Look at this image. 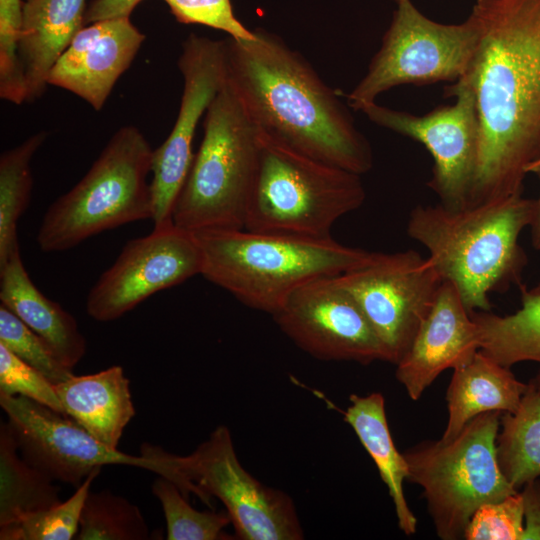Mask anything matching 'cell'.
<instances>
[{"instance_id":"cell-1","label":"cell","mask_w":540,"mask_h":540,"mask_svg":"<svg viewBox=\"0 0 540 540\" xmlns=\"http://www.w3.org/2000/svg\"><path fill=\"white\" fill-rule=\"evenodd\" d=\"M470 64L479 140L469 205L522 195L540 159V0H482Z\"/></svg>"},{"instance_id":"cell-2","label":"cell","mask_w":540,"mask_h":540,"mask_svg":"<svg viewBox=\"0 0 540 540\" xmlns=\"http://www.w3.org/2000/svg\"><path fill=\"white\" fill-rule=\"evenodd\" d=\"M223 40L226 80L259 134L320 162L359 175L373 166L365 136L311 64L279 36Z\"/></svg>"},{"instance_id":"cell-3","label":"cell","mask_w":540,"mask_h":540,"mask_svg":"<svg viewBox=\"0 0 540 540\" xmlns=\"http://www.w3.org/2000/svg\"><path fill=\"white\" fill-rule=\"evenodd\" d=\"M534 199L522 195L459 210L416 206L408 235L422 244L443 281L451 282L471 313L490 311V294L522 286L528 259L519 243L530 226Z\"/></svg>"},{"instance_id":"cell-4","label":"cell","mask_w":540,"mask_h":540,"mask_svg":"<svg viewBox=\"0 0 540 540\" xmlns=\"http://www.w3.org/2000/svg\"><path fill=\"white\" fill-rule=\"evenodd\" d=\"M194 234L202 252L200 274L244 305L271 315L304 284L340 275L370 253L332 237L311 239L245 228Z\"/></svg>"},{"instance_id":"cell-5","label":"cell","mask_w":540,"mask_h":540,"mask_svg":"<svg viewBox=\"0 0 540 540\" xmlns=\"http://www.w3.org/2000/svg\"><path fill=\"white\" fill-rule=\"evenodd\" d=\"M260 135L225 82L203 122V138L176 200L172 221L184 230L243 229Z\"/></svg>"},{"instance_id":"cell-6","label":"cell","mask_w":540,"mask_h":540,"mask_svg":"<svg viewBox=\"0 0 540 540\" xmlns=\"http://www.w3.org/2000/svg\"><path fill=\"white\" fill-rule=\"evenodd\" d=\"M153 150L135 126L119 128L82 179L45 212L36 240L61 252L122 225L151 219Z\"/></svg>"},{"instance_id":"cell-7","label":"cell","mask_w":540,"mask_h":540,"mask_svg":"<svg viewBox=\"0 0 540 540\" xmlns=\"http://www.w3.org/2000/svg\"><path fill=\"white\" fill-rule=\"evenodd\" d=\"M360 176L260 135L258 166L244 228L311 239L330 238L335 222L358 209L366 198Z\"/></svg>"},{"instance_id":"cell-8","label":"cell","mask_w":540,"mask_h":540,"mask_svg":"<svg viewBox=\"0 0 540 540\" xmlns=\"http://www.w3.org/2000/svg\"><path fill=\"white\" fill-rule=\"evenodd\" d=\"M502 412L470 420L452 439L426 441L405 452L409 481L423 488L436 533L443 540L463 538L483 505L517 493L498 465L496 438Z\"/></svg>"},{"instance_id":"cell-9","label":"cell","mask_w":540,"mask_h":540,"mask_svg":"<svg viewBox=\"0 0 540 540\" xmlns=\"http://www.w3.org/2000/svg\"><path fill=\"white\" fill-rule=\"evenodd\" d=\"M174 484L186 498L196 495L212 506L215 497L225 506L236 538L242 540H300L303 531L292 499L267 487L240 463L229 429L220 425L191 454L168 452Z\"/></svg>"},{"instance_id":"cell-10","label":"cell","mask_w":540,"mask_h":540,"mask_svg":"<svg viewBox=\"0 0 540 540\" xmlns=\"http://www.w3.org/2000/svg\"><path fill=\"white\" fill-rule=\"evenodd\" d=\"M391 24L368 71L347 95L354 110L403 84L458 81L473 56L478 26L470 14L461 24H441L424 16L411 0H397Z\"/></svg>"},{"instance_id":"cell-11","label":"cell","mask_w":540,"mask_h":540,"mask_svg":"<svg viewBox=\"0 0 540 540\" xmlns=\"http://www.w3.org/2000/svg\"><path fill=\"white\" fill-rule=\"evenodd\" d=\"M22 457L53 481L78 487L96 469L105 465L142 468L173 481L166 451L143 443L140 455L111 448L66 415L20 395L0 393Z\"/></svg>"},{"instance_id":"cell-12","label":"cell","mask_w":540,"mask_h":540,"mask_svg":"<svg viewBox=\"0 0 540 540\" xmlns=\"http://www.w3.org/2000/svg\"><path fill=\"white\" fill-rule=\"evenodd\" d=\"M337 279L358 302L394 364L409 349L443 281L429 258L414 250L370 252Z\"/></svg>"},{"instance_id":"cell-13","label":"cell","mask_w":540,"mask_h":540,"mask_svg":"<svg viewBox=\"0 0 540 540\" xmlns=\"http://www.w3.org/2000/svg\"><path fill=\"white\" fill-rule=\"evenodd\" d=\"M456 97L453 105L438 107L424 115H413L377 104L362 111L375 124L423 144L434 160L428 186L448 209L468 207L474 178L479 128L474 95L462 81L446 89Z\"/></svg>"},{"instance_id":"cell-14","label":"cell","mask_w":540,"mask_h":540,"mask_svg":"<svg viewBox=\"0 0 540 540\" xmlns=\"http://www.w3.org/2000/svg\"><path fill=\"white\" fill-rule=\"evenodd\" d=\"M202 252L193 232L174 223L129 240L92 286L88 315L99 322L119 319L153 294L200 274Z\"/></svg>"},{"instance_id":"cell-15","label":"cell","mask_w":540,"mask_h":540,"mask_svg":"<svg viewBox=\"0 0 540 540\" xmlns=\"http://www.w3.org/2000/svg\"><path fill=\"white\" fill-rule=\"evenodd\" d=\"M178 67L184 81L178 115L168 137L153 150L150 188L154 228L173 223L174 206L194 158L197 126L225 82L223 40L191 33L182 43Z\"/></svg>"},{"instance_id":"cell-16","label":"cell","mask_w":540,"mask_h":540,"mask_svg":"<svg viewBox=\"0 0 540 540\" xmlns=\"http://www.w3.org/2000/svg\"><path fill=\"white\" fill-rule=\"evenodd\" d=\"M337 276L318 278L298 288L272 315L275 322L299 348L317 359L361 364L388 361L369 320Z\"/></svg>"},{"instance_id":"cell-17","label":"cell","mask_w":540,"mask_h":540,"mask_svg":"<svg viewBox=\"0 0 540 540\" xmlns=\"http://www.w3.org/2000/svg\"><path fill=\"white\" fill-rule=\"evenodd\" d=\"M145 38L130 17L83 26L52 66L48 85L67 90L100 111Z\"/></svg>"},{"instance_id":"cell-18","label":"cell","mask_w":540,"mask_h":540,"mask_svg":"<svg viewBox=\"0 0 540 540\" xmlns=\"http://www.w3.org/2000/svg\"><path fill=\"white\" fill-rule=\"evenodd\" d=\"M479 350L477 326L456 287L442 281L409 349L396 364V378L412 400L446 369L467 363Z\"/></svg>"},{"instance_id":"cell-19","label":"cell","mask_w":540,"mask_h":540,"mask_svg":"<svg viewBox=\"0 0 540 540\" xmlns=\"http://www.w3.org/2000/svg\"><path fill=\"white\" fill-rule=\"evenodd\" d=\"M85 0H25L18 43L26 102L38 99L48 74L84 26Z\"/></svg>"},{"instance_id":"cell-20","label":"cell","mask_w":540,"mask_h":540,"mask_svg":"<svg viewBox=\"0 0 540 540\" xmlns=\"http://www.w3.org/2000/svg\"><path fill=\"white\" fill-rule=\"evenodd\" d=\"M0 302L41 337L65 367L72 370L85 355L87 343L76 319L37 288L20 252L0 266Z\"/></svg>"},{"instance_id":"cell-21","label":"cell","mask_w":540,"mask_h":540,"mask_svg":"<svg viewBox=\"0 0 540 540\" xmlns=\"http://www.w3.org/2000/svg\"><path fill=\"white\" fill-rule=\"evenodd\" d=\"M53 385L66 416L97 440L118 448L125 427L135 416L130 381L121 366L72 375Z\"/></svg>"},{"instance_id":"cell-22","label":"cell","mask_w":540,"mask_h":540,"mask_svg":"<svg viewBox=\"0 0 540 540\" xmlns=\"http://www.w3.org/2000/svg\"><path fill=\"white\" fill-rule=\"evenodd\" d=\"M527 389L508 367L478 350L465 364L454 368L446 392L448 421L442 440L454 438L479 414L514 412Z\"/></svg>"},{"instance_id":"cell-23","label":"cell","mask_w":540,"mask_h":540,"mask_svg":"<svg viewBox=\"0 0 540 540\" xmlns=\"http://www.w3.org/2000/svg\"><path fill=\"white\" fill-rule=\"evenodd\" d=\"M350 402L343 412L344 421L353 428L386 484L395 506L399 528L406 535H413L417 519L403 492V481L409 475L408 466L404 455L394 445L386 418L384 397L380 393L364 397L353 394Z\"/></svg>"},{"instance_id":"cell-24","label":"cell","mask_w":540,"mask_h":540,"mask_svg":"<svg viewBox=\"0 0 540 540\" xmlns=\"http://www.w3.org/2000/svg\"><path fill=\"white\" fill-rule=\"evenodd\" d=\"M521 288V307L499 316L490 311H473L479 350L495 362L510 368L533 361L540 363V281L532 288Z\"/></svg>"},{"instance_id":"cell-25","label":"cell","mask_w":540,"mask_h":540,"mask_svg":"<svg viewBox=\"0 0 540 540\" xmlns=\"http://www.w3.org/2000/svg\"><path fill=\"white\" fill-rule=\"evenodd\" d=\"M20 454L8 422L0 425V526L62 502L60 488Z\"/></svg>"},{"instance_id":"cell-26","label":"cell","mask_w":540,"mask_h":540,"mask_svg":"<svg viewBox=\"0 0 540 540\" xmlns=\"http://www.w3.org/2000/svg\"><path fill=\"white\" fill-rule=\"evenodd\" d=\"M498 465L516 489L540 477V391L530 382L514 412H502Z\"/></svg>"},{"instance_id":"cell-27","label":"cell","mask_w":540,"mask_h":540,"mask_svg":"<svg viewBox=\"0 0 540 540\" xmlns=\"http://www.w3.org/2000/svg\"><path fill=\"white\" fill-rule=\"evenodd\" d=\"M46 138L40 131L0 156V266L20 252L17 224L31 197V161Z\"/></svg>"},{"instance_id":"cell-28","label":"cell","mask_w":540,"mask_h":540,"mask_svg":"<svg viewBox=\"0 0 540 540\" xmlns=\"http://www.w3.org/2000/svg\"><path fill=\"white\" fill-rule=\"evenodd\" d=\"M148 525L135 504L109 489L89 492L76 540H146Z\"/></svg>"},{"instance_id":"cell-29","label":"cell","mask_w":540,"mask_h":540,"mask_svg":"<svg viewBox=\"0 0 540 540\" xmlns=\"http://www.w3.org/2000/svg\"><path fill=\"white\" fill-rule=\"evenodd\" d=\"M166 521L167 540L231 539L224 528L231 523L227 511H198L170 480L159 476L152 484Z\"/></svg>"},{"instance_id":"cell-30","label":"cell","mask_w":540,"mask_h":540,"mask_svg":"<svg viewBox=\"0 0 540 540\" xmlns=\"http://www.w3.org/2000/svg\"><path fill=\"white\" fill-rule=\"evenodd\" d=\"M101 469L94 470L66 501L32 513L22 520L0 526L1 540H71L79 530L86 497Z\"/></svg>"},{"instance_id":"cell-31","label":"cell","mask_w":540,"mask_h":540,"mask_svg":"<svg viewBox=\"0 0 540 540\" xmlns=\"http://www.w3.org/2000/svg\"><path fill=\"white\" fill-rule=\"evenodd\" d=\"M0 344L41 372L52 384L63 382L73 374L54 355L33 330L0 304Z\"/></svg>"},{"instance_id":"cell-32","label":"cell","mask_w":540,"mask_h":540,"mask_svg":"<svg viewBox=\"0 0 540 540\" xmlns=\"http://www.w3.org/2000/svg\"><path fill=\"white\" fill-rule=\"evenodd\" d=\"M25 0H0V96L14 104L25 100L18 43Z\"/></svg>"},{"instance_id":"cell-33","label":"cell","mask_w":540,"mask_h":540,"mask_svg":"<svg viewBox=\"0 0 540 540\" xmlns=\"http://www.w3.org/2000/svg\"><path fill=\"white\" fill-rule=\"evenodd\" d=\"M523 497L518 491L501 501L481 506L471 517L463 538L467 540H522Z\"/></svg>"},{"instance_id":"cell-34","label":"cell","mask_w":540,"mask_h":540,"mask_svg":"<svg viewBox=\"0 0 540 540\" xmlns=\"http://www.w3.org/2000/svg\"><path fill=\"white\" fill-rule=\"evenodd\" d=\"M0 393L24 396L65 415L54 385L1 344Z\"/></svg>"},{"instance_id":"cell-35","label":"cell","mask_w":540,"mask_h":540,"mask_svg":"<svg viewBox=\"0 0 540 540\" xmlns=\"http://www.w3.org/2000/svg\"><path fill=\"white\" fill-rule=\"evenodd\" d=\"M176 20L224 31L234 39L251 40L254 32L235 17L230 0H163Z\"/></svg>"},{"instance_id":"cell-36","label":"cell","mask_w":540,"mask_h":540,"mask_svg":"<svg viewBox=\"0 0 540 540\" xmlns=\"http://www.w3.org/2000/svg\"><path fill=\"white\" fill-rule=\"evenodd\" d=\"M520 491L524 505L523 539L540 540V480L526 483Z\"/></svg>"},{"instance_id":"cell-37","label":"cell","mask_w":540,"mask_h":540,"mask_svg":"<svg viewBox=\"0 0 540 540\" xmlns=\"http://www.w3.org/2000/svg\"><path fill=\"white\" fill-rule=\"evenodd\" d=\"M142 0H93L84 13V26L96 21L130 17Z\"/></svg>"},{"instance_id":"cell-38","label":"cell","mask_w":540,"mask_h":540,"mask_svg":"<svg viewBox=\"0 0 540 540\" xmlns=\"http://www.w3.org/2000/svg\"><path fill=\"white\" fill-rule=\"evenodd\" d=\"M528 173H534L540 184V159L528 168ZM534 201V214L529 227L531 229L532 245L535 249L540 250V194Z\"/></svg>"},{"instance_id":"cell-39","label":"cell","mask_w":540,"mask_h":540,"mask_svg":"<svg viewBox=\"0 0 540 540\" xmlns=\"http://www.w3.org/2000/svg\"><path fill=\"white\" fill-rule=\"evenodd\" d=\"M531 384H533L540 391V370L539 372L531 379Z\"/></svg>"},{"instance_id":"cell-40","label":"cell","mask_w":540,"mask_h":540,"mask_svg":"<svg viewBox=\"0 0 540 540\" xmlns=\"http://www.w3.org/2000/svg\"><path fill=\"white\" fill-rule=\"evenodd\" d=\"M477 1H482V0H477Z\"/></svg>"},{"instance_id":"cell-41","label":"cell","mask_w":540,"mask_h":540,"mask_svg":"<svg viewBox=\"0 0 540 540\" xmlns=\"http://www.w3.org/2000/svg\"><path fill=\"white\" fill-rule=\"evenodd\" d=\"M394 1L396 2L397 0H394Z\"/></svg>"}]
</instances>
